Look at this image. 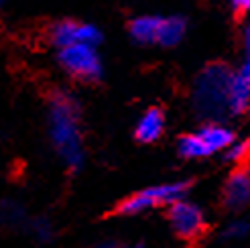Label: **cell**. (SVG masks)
Returning a JSON list of instances; mask_svg holds the SVG:
<instances>
[{
    "label": "cell",
    "mask_w": 250,
    "mask_h": 248,
    "mask_svg": "<svg viewBox=\"0 0 250 248\" xmlns=\"http://www.w3.org/2000/svg\"><path fill=\"white\" fill-rule=\"evenodd\" d=\"M49 134L55 153L69 169L83 163V143L80 126V106L67 94H55L49 104Z\"/></svg>",
    "instance_id": "obj_1"
},
{
    "label": "cell",
    "mask_w": 250,
    "mask_h": 248,
    "mask_svg": "<svg viewBox=\"0 0 250 248\" xmlns=\"http://www.w3.org/2000/svg\"><path fill=\"white\" fill-rule=\"evenodd\" d=\"M232 73L226 65H209L206 67L195 82L193 104L195 110L206 118H220L230 114L228 110V92Z\"/></svg>",
    "instance_id": "obj_2"
},
{
    "label": "cell",
    "mask_w": 250,
    "mask_h": 248,
    "mask_svg": "<svg viewBox=\"0 0 250 248\" xmlns=\"http://www.w3.org/2000/svg\"><path fill=\"white\" fill-rule=\"evenodd\" d=\"M189 189V183L187 181H173V183H163V185H153V187H146L132 193L126 200H122L116 207V212L120 216H136L148 212L153 207L159 206H171L175 202L183 200V195Z\"/></svg>",
    "instance_id": "obj_3"
},
{
    "label": "cell",
    "mask_w": 250,
    "mask_h": 248,
    "mask_svg": "<svg viewBox=\"0 0 250 248\" xmlns=\"http://www.w3.org/2000/svg\"><path fill=\"white\" fill-rule=\"evenodd\" d=\"M234 143V132L222 124H206L197 132L179 139V155L185 159H204L218 151H226Z\"/></svg>",
    "instance_id": "obj_4"
},
{
    "label": "cell",
    "mask_w": 250,
    "mask_h": 248,
    "mask_svg": "<svg viewBox=\"0 0 250 248\" xmlns=\"http://www.w3.org/2000/svg\"><path fill=\"white\" fill-rule=\"evenodd\" d=\"M59 63L69 76L94 82L102 76V61L96 51V47L92 45H71L59 49Z\"/></svg>",
    "instance_id": "obj_5"
},
{
    "label": "cell",
    "mask_w": 250,
    "mask_h": 248,
    "mask_svg": "<svg viewBox=\"0 0 250 248\" xmlns=\"http://www.w3.org/2000/svg\"><path fill=\"white\" fill-rule=\"evenodd\" d=\"M169 222L175 230V234L185 240H193L206 228L204 212L195 204L179 200L169 206Z\"/></svg>",
    "instance_id": "obj_6"
},
{
    "label": "cell",
    "mask_w": 250,
    "mask_h": 248,
    "mask_svg": "<svg viewBox=\"0 0 250 248\" xmlns=\"http://www.w3.org/2000/svg\"><path fill=\"white\" fill-rule=\"evenodd\" d=\"M51 41L59 49L71 47V45H92L98 47L102 41V33L98 27L90 22H78V21H63L57 22L51 29Z\"/></svg>",
    "instance_id": "obj_7"
},
{
    "label": "cell",
    "mask_w": 250,
    "mask_h": 248,
    "mask_svg": "<svg viewBox=\"0 0 250 248\" xmlns=\"http://www.w3.org/2000/svg\"><path fill=\"white\" fill-rule=\"evenodd\" d=\"M224 204L228 209H242L250 204V173L234 171L224 187Z\"/></svg>",
    "instance_id": "obj_8"
},
{
    "label": "cell",
    "mask_w": 250,
    "mask_h": 248,
    "mask_svg": "<svg viewBox=\"0 0 250 248\" xmlns=\"http://www.w3.org/2000/svg\"><path fill=\"white\" fill-rule=\"evenodd\" d=\"M250 108V78L242 71H234L228 92V110L230 114H242Z\"/></svg>",
    "instance_id": "obj_9"
},
{
    "label": "cell",
    "mask_w": 250,
    "mask_h": 248,
    "mask_svg": "<svg viewBox=\"0 0 250 248\" xmlns=\"http://www.w3.org/2000/svg\"><path fill=\"white\" fill-rule=\"evenodd\" d=\"M165 130V114L159 108H148L146 112L136 122V139L141 143H155L161 139V134Z\"/></svg>",
    "instance_id": "obj_10"
},
{
    "label": "cell",
    "mask_w": 250,
    "mask_h": 248,
    "mask_svg": "<svg viewBox=\"0 0 250 248\" xmlns=\"http://www.w3.org/2000/svg\"><path fill=\"white\" fill-rule=\"evenodd\" d=\"M161 17H139L130 22V37L136 43L151 45L157 43Z\"/></svg>",
    "instance_id": "obj_11"
},
{
    "label": "cell",
    "mask_w": 250,
    "mask_h": 248,
    "mask_svg": "<svg viewBox=\"0 0 250 248\" xmlns=\"http://www.w3.org/2000/svg\"><path fill=\"white\" fill-rule=\"evenodd\" d=\"M185 35V21L179 17H167L161 19L159 24V35H157V43L163 47H173L177 45Z\"/></svg>",
    "instance_id": "obj_12"
},
{
    "label": "cell",
    "mask_w": 250,
    "mask_h": 248,
    "mask_svg": "<svg viewBox=\"0 0 250 248\" xmlns=\"http://www.w3.org/2000/svg\"><path fill=\"white\" fill-rule=\"evenodd\" d=\"M226 238H232V240H238V238H244L250 234V222L246 220H236L232 224L226 228Z\"/></svg>",
    "instance_id": "obj_13"
},
{
    "label": "cell",
    "mask_w": 250,
    "mask_h": 248,
    "mask_svg": "<svg viewBox=\"0 0 250 248\" xmlns=\"http://www.w3.org/2000/svg\"><path fill=\"white\" fill-rule=\"evenodd\" d=\"M250 151V143L248 141H238V143H232L228 148H226V157L228 161H242Z\"/></svg>",
    "instance_id": "obj_14"
},
{
    "label": "cell",
    "mask_w": 250,
    "mask_h": 248,
    "mask_svg": "<svg viewBox=\"0 0 250 248\" xmlns=\"http://www.w3.org/2000/svg\"><path fill=\"white\" fill-rule=\"evenodd\" d=\"M35 234L39 236V240H49L51 238V226L47 224V222H37V226H35Z\"/></svg>",
    "instance_id": "obj_15"
},
{
    "label": "cell",
    "mask_w": 250,
    "mask_h": 248,
    "mask_svg": "<svg viewBox=\"0 0 250 248\" xmlns=\"http://www.w3.org/2000/svg\"><path fill=\"white\" fill-rule=\"evenodd\" d=\"M232 4L240 12H250V0H232Z\"/></svg>",
    "instance_id": "obj_16"
},
{
    "label": "cell",
    "mask_w": 250,
    "mask_h": 248,
    "mask_svg": "<svg viewBox=\"0 0 250 248\" xmlns=\"http://www.w3.org/2000/svg\"><path fill=\"white\" fill-rule=\"evenodd\" d=\"M242 73L250 78V47H246V57H244V65H242Z\"/></svg>",
    "instance_id": "obj_17"
},
{
    "label": "cell",
    "mask_w": 250,
    "mask_h": 248,
    "mask_svg": "<svg viewBox=\"0 0 250 248\" xmlns=\"http://www.w3.org/2000/svg\"><path fill=\"white\" fill-rule=\"evenodd\" d=\"M98 248H118V244L112 242V240H106V242H100Z\"/></svg>",
    "instance_id": "obj_18"
},
{
    "label": "cell",
    "mask_w": 250,
    "mask_h": 248,
    "mask_svg": "<svg viewBox=\"0 0 250 248\" xmlns=\"http://www.w3.org/2000/svg\"><path fill=\"white\" fill-rule=\"evenodd\" d=\"M244 41H246V47H250V21H248L246 31H244Z\"/></svg>",
    "instance_id": "obj_19"
},
{
    "label": "cell",
    "mask_w": 250,
    "mask_h": 248,
    "mask_svg": "<svg viewBox=\"0 0 250 248\" xmlns=\"http://www.w3.org/2000/svg\"><path fill=\"white\" fill-rule=\"evenodd\" d=\"M118 248H143L141 242H132V244H118Z\"/></svg>",
    "instance_id": "obj_20"
},
{
    "label": "cell",
    "mask_w": 250,
    "mask_h": 248,
    "mask_svg": "<svg viewBox=\"0 0 250 248\" xmlns=\"http://www.w3.org/2000/svg\"><path fill=\"white\" fill-rule=\"evenodd\" d=\"M0 2H2V0H0Z\"/></svg>",
    "instance_id": "obj_21"
}]
</instances>
